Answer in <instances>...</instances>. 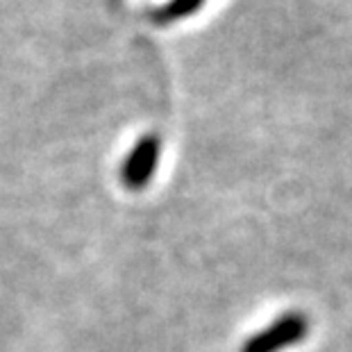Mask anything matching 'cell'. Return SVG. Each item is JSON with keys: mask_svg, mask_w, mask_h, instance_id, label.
Masks as SVG:
<instances>
[{"mask_svg": "<svg viewBox=\"0 0 352 352\" xmlns=\"http://www.w3.org/2000/svg\"><path fill=\"white\" fill-rule=\"evenodd\" d=\"M309 332V320L300 311H287L243 343L241 352H282L300 343Z\"/></svg>", "mask_w": 352, "mask_h": 352, "instance_id": "cell-1", "label": "cell"}, {"mask_svg": "<svg viewBox=\"0 0 352 352\" xmlns=\"http://www.w3.org/2000/svg\"><path fill=\"white\" fill-rule=\"evenodd\" d=\"M160 155H162V139L157 134H144L125 157L121 166V182L130 191L146 189L157 170Z\"/></svg>", "mask_w": 352, "mask_h": 352, "instance_id": "cell-2", "label": "cell"}, {"mask_svg": "<svg viewBox=\"0 0 352 352\" xmlns=\"http://www.w3.org/2000/svg\"><path fill=\"white\" fill-rule=\"evenodd\" d=\"M205 3L207 0H168L166 5L151 14V19L157 25H168V23H175V21H182L186 16H191V14H196Z\"/></svg>", "mask_w": 352, "mask_h": 352, "instance_id": "cell-3", "label": "cell"}]
</instances>
